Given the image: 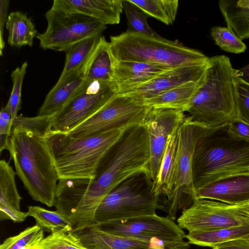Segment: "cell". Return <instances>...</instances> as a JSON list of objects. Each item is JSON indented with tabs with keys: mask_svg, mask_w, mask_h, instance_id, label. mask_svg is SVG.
Masks as SVG:
<instances>
[{
	"mask_svg": "<svg viewBox=\"0 0 249 249\" xmlns=\"http://www.w3.org/2000/svg\"><path fill=\"white\" fill-rule=\"evenodd\" d=\"M149 160L146 127L144 124L130 126L102 159L92 178L72 179L75 212L94 217L103 199L115 187L135 174L146 173Z\"/></svg>",
	"mask_w": 249,
	"mask_h": 249,
	"instance_id": "obj_1",
	"label": "cell"
},
{
	"mask_svg": "<svg viewBox=\"0 0 249 249\" xmlns=\"http://www.w3.org/2000/svg\"><path fill=\"white\" fill-rule=\"evenodd\" d=\"M53 116H18L13 120L8 150L28 194L49 207L54 206L59 179L47 139Z\"/></svg>",
	"mask_w": 249,
	"mask_h": 249,
	"instance_id": "obj_2",
	"label": "cell"
},
{
	"mask_svg": "<svg viewBox=\"0 0 249 249\" xmlns=\"http://www.w3.org/2000/svg\"><path fill=\"white\" fill-rule=\"evenodd\" d=\"M192 171L196 191L218 179L249 173V140L232 136L228 124L209 128L196 144Z\"/></svg>",
	"mask_w": 249,
	"mask_h": 249,
	"instance_id": "obj_3",
	"label": "cell"
},
{
	"mask_svg": "<svg viewBox=\"0 0 249 249\" xmlns=\"http://www.w3.org/2000/svg\"><path fill=\"white\" fill-rule=\"evenodd\" d=\"M234 70L228 56L209 57L203 82L185 111L194 121L211 128L237 118Z\"/></svg>",
	"mask_w": 249,
	"mask_h": 249,
	"instance_id": "obj_4",
	"label": "cell"
},
{
	"mask_svg": "<svg viewBox=\"0 0 249 249\" xmlns=\"http://www.w3.org/2000/svg\"><path fill=\"white\" fill-rule=\"evenodd\" d=\"M130 126L79 138L50 130L47 139L59 179L92 178L102 159Z\"/></svg>",
	"mask_w": 249,
	"mask_h": 249,
	"instance_id": "obj_5",
	"label": "cell"
},
{
	"mask_svg": "<svg viewBox=\"0 0 249 249\" xmlns=\"http://www.w3.org/2000/svg\"><path fill=\"white\" fill-rule=\"evenodd\" d=\"M109 43L112 55L117 60L140 61L174 68L206 64L209 58L178 40L160 36L125 32L110 36Z\"/></svg>",
	"mask_w": 249,
	"mask_h": 249,
	"instance_id": "obj_6",
	"label": "cell"
},
{
	"mask_svg": "<svg viewBox=\"0 0 249 249\" xmlns=\"http://www.w3.org/2000/svg\"><path fill=\"white\" fill-rule=\"evenodd\" d=\"M145 172L135 174L115 187L103 199L95 215V224L156 214L163 208Z\"/></svg>",
	"mask_w": 249,
	"mask_h": 249,
	"instance_id": "obj_7",
	"label": "cell"
},
{
	"mask_svg": "<svg viewBox=\"0 0 249 249\" xmlns=\"http://www.w3.org/2000/svg\"><path fill=\"white\" fill-rule=\"evenodd\" d=\"M144 100L133 93L117 94L68 134L75 138L143 124L149 109Z\"/></svg>",
	"mask_w": 249,
	"mask_h": 249,
	"instance_id": "obj_8",
	"label": "cell"
},
{
	"mask_svg": "<svg viewBox=\"0 0 249 249\" xmlns=\"http://www.w3.org/2000/svg\"><path fill=\"white\" fill-rule=\"evenodd\" d=\"M47 21L46 30L36 37L40 47L58 52H66L83 39L101 36L107 26L88 16L52 9L44 15Z\"/></svg>",
	"mask_w": 249,
	"mask_h": 249,
	"instance_id": "obj_9",
	"label": "cell"
},
{
	"mask_svg": "<svg viewBox=\"0 0 249 249\" xmlns=\"http://www.w3.org/2000/svg\"><path fill=\"white\" fill-rule=\"evenodd\" d=\"M207 128L186 115L178 129V146L173 192L168 203V216L173 220L187 198L193 202L196 190L193 179V159L196 144Z\"/></svg>",
	"mask_w": 249,
	"mask_h": 249,
	"instance_id": "obj_10",
	"label": "cell"
},
{
	"mask_svg": "<svg viewBox=\"0 0 249 249\" xmlns=\"http://www.w3.org/2000/svg\"><path fill=\"white\" fill-rule=\"evenodd\" d=\"M118 93L113 81L86 82L51 120V131L68 133L82 124Z\"/></svg>",
	"mask_w": 249,
	"mask_h": 249,
	"instance_id": "obj_11",
	"label": "cell"
},
{
	"mask_svg": "<svg viewBox=\"0 0 249 249\" xmlns=\"http://www.w3.org/2000/svg\"><path fill=\"white\" fill-rule=\"evenodd\" d=\"M177 222L179 227L189 232L212 230L248 225L249 213L243 208V204L230 205L198 199L183 210Z\"/></svg>",
	"mask_w": 249,
	"mask_h": 249,
	"instance_id": "obj_12",
	"label": "cell"
},
{
	"mask_svg": "<svg viewBox=\"0 0 249 249\" xmlns=\"http://www.w3.org/2000/svg\"><path fill=\"white\" fill-rule=\"evenodd\" d=\"M93 225L109 233L145 240L158 239L165 241H180L183 240L186 235L173 220L156 214Z\"/></svg>",
	"mask_w": 249,
	"mask_h": 249,
	"instance_id": "obj_13",
	"label": "cell"
},
{
	"mask_svg": "<svg viewBox=\"0 0 249 249\" xmlns=\"http://www.w3.org/2000/svg\"><path fill=\"white\" fill-rule=\"evenodd\" d=\"M186 115L176 109L150 108L144 121L149 142L150 160L146 175L154 183L167 142L173 132L182 123Z\"/></svg>",
	"mask_w": 249,
	"mask_h": 249,
	"instance_id": "obj_14",
	"label": "cell"
},
{
	"mask_svg": "<svg viewBox=\"0 0 249 249\" xmlns=\"http://www.w3.org/2000/svg\"><path fill=\"white\" fill-rule=\"evenodd\" d=\"M87 249H188V242L145 240L118 236L103 231L94 225L73 232Z\"/></svg>",
	"mask_w": 249,
	"mask_h": 249,
	"instance_id": "obj_15",
	"label": "cell"
},
{
	"mask_svg": "<svg viewBox=\"0 0 249 249\" xmlns=\"http://www.w3.org/2000/svg\"><path fill=\"white\" fill-rule=\"evenodd\" d=\"M207 63L171 69L126 93H131L145 100L185 83L199 80L205 75Z\"/></svg>",
	"mask_w": 249,
	"mask_h": 249,
	"instance_id": "obj_16",
	"label": "cell"
},
{
	"mask_svg": "<svg viewBox=\"0 0 249 249\" xmlns=\"http://www.w3.org/2000/svg\"><path fill=\"white\" fill-rule=\"evenodd\" d=\"M198 199L230 205L249 202V173L229 176L208 184L196 191L194 200Z\"/></svg>",
	"mask_w": 249,
	"mask_h": 249,
	"instance_id": "obj_17",
	"label": "cell"
},
{
	"mask_svg": "<svg viewBox=\"0 0 249 249\" xmlns=\"http://www.w3.org/2000/svg\"><path fill=\"white\" fill-rule=\"evenodd\" d=\"M51 8L83 14L107 25L119 23L123 6L122 0H54Z\"/></svg>",
	"mask_w": 249,
	"mask_h": 249,
	"instance_id": "obj_18",
	"label": "cell"
},
{
	"mask_svg": "<svg viewBox=\"0 0 249 249\" xmlns=\"http://www.w3.org/2000/svg\"><path fill=\"white\" fill-rule=\"evenodd\" d=\"M114 59L113 81L117 87V94L126 93L172 69L140 61Z\"/></svg>",
	"mask_w": 249,
	"mask_h": 249,
	"instance_id": "obj_19",
	"label": "cell"
},
{
	"mask_svg": "<svg viewBox=\"0 0 249 249\" xmlns=\"http://www.w3.org/2000/svg\"><path fill=\"white\" fill-rule=\"evenodd\" d=\"M13 168L4 160H0V219L14 223L23 222L29 216L20 210L22 197L18 191Z\"/></svg>",
	"mask_w": 249,
	"mask_h": 249,
	"instance_id": "obj_20",
	"label": "cell"
},
{
	"mask_svg": "<svg viewBox=\"0 0 249 249\" xmlns=\"http://www.w3.org/2000/svg\"><path fill=\"white\" fill-rule=\"evenodd\" d=\"M83 66L66 77L58 79L46 95L37 116H50L59 111L83 87L86 80Z\"/></svg>",
	"mask_w": 249,
	"mask_h": 249,
	"instance_id": "obj_21",
	"label": "cell"
},
{
	"mask_svg": "<svg viewBox=\"0 0 249 249\" xmlns=\"http://www.w3.org/2000/svg\"><path fill=\"white\" fill-rule=\"evenodd\" d=\"M114 57L109 42L101 36L83 66V73L88 81H113Z\"/></svg>",
	"mask_w": 249,
	"mask_h": 249,
	"instance_id": "obj_22",
	"label": "cell"
},
{
	"mask_svg": "<svg viewBox=\"0 0 249 249\" xmlns=\"http://www.w3.org/2000/svg\"><path fill=\"white\" fill-rule=\"evenodd\" d=\"M178 127L169 137L158 175L154 183L156 194L159 196L163 195L166 197L168 202L171 199L174 186L178 146Z\"/></svg>",
	"mask_w": 249,
	"mask_h": 249,
	"instance_id": "obj_23",
	"label": "cell"
},
{
	"mask_svg": "<svg viewBox=\"0 0 249 249\" xmlns=\"http://www.w3.org/2000/svg\"><path fill=\"white\" fill-rule=\"evenodd\" d=\"M204 77L205 75L199 80L185 83L146 99L145 103L150 108L176 109L185 112Z\"/></svg>",
	"mask_w": 249,
	"mask_h": 249,
	"instance_id": "obj_24",
	"label": "cell"
},
{
	"mask_svg": "<svg viewBox=\"0 0 249 249\" xmlns=\"http://www.w3.org/2000/svg\"><path fill=\"white\" fill-rule=\"evenodd\" d=\"M185 238L190 244L213 248L231 241L249 239V224L189 232Z\"/></svg>",
	"mask_w": 249,
	"mask_h": 249,
	"instance_id": "obj_25",
	"label": "cell"
},
{
	"mask_svg": "<svg viewBox=\"0 0 249 249\" xmlns=\"http://www.w3.org/2000/svg\"><path fill=\"white\" fill-rule=\"evenodd\" d=\"M218 6L227 27L242 40L249 38V0H219Z\"/></svg>",
	"mask_w": 249,
	"mask_h": 249,
	"instance_id": "obj_26",
	"label": "cell"
},
{
	"mask_svg": "<svg viewBox=\"0 0 249 249\" xmlns=\"http://www.w3.org/2000/svg\"><path fill=\"white\" fill-rule=\"evenodd\" d=\"M5 27L8 33L7 41L12 47H32L33 39L38 34L31 18L21 11L11 12Z\"/></svg>",
	"mask_w": 249,
	"mask_h": 249,
	"instance_id": "obj_27",
	"label": "cell"
},
{
	"mask_svg": "<svg viewBox=\"0 0 249 249\" xmlns=\"http://www.w3.org/2000/svg\"><path fill=\"white\" fill-rule=\"evenodd\" d=\"M101 36H93L80 41L66 52L64 67L58 79L66 77L85 64Z\"/></svg>",
	"mask_w": 249,
	"mask_h": 249,
	"instance_id": "obj_28",
	"label": "cell"
},
{
	"mask_svg": "<svg viewBox=\"0 0 249 249\" xmlns=\"http://www.w3.org/2000/svg\"><path fill=\"white\" fill-rule=\"evenodd\" d=\"M149 17L170 25L175 20L178 7V0H130Z\"/></svg>",
	"mask_w": 249,
	"mask_h": 249,
	"instance_id": "obj_29",
	"label": "cell"
},
{
	"mask_svg": "<svg viewBox=\"0 0 249 249\" xmlns=\"http://www.w3.org/2000/svg\"><path fill=\"white\" fill-rule=\"evenodd\" d=\"M32 249H87L72 232V227L53 229L50 234Z\"/></svg>",
	"mask_w": 249,
	"mask_h": 249,
	"instance_id": "obj_30",
	"label": "cell"
},
{
	"mask_svg": "<svg viewBox=\"0 0 249 249\" xmlns=\"http://www.w3.org/2000/svg\"><path fill=\"white\" fill-rule=\"evenodd\" d=\"M29 216L34 218L36 225L44 231L51 232L53 229H62L72 227L69 219L61 212L52 211L37 206L28 207Z\"/></svg>",
	"mask_w": 249,
	"mask_h": 249,
	"instance_id": "obj_31",
	"label": "cell"
},
{
	"mask_svg": "<svg viewBox=\"0 0 249 249\" xmlns=\"http://www.w3.org/2000/svg\"><path fill=\"white\" fill-rule=\"evenodd\" d=\"M122 2L123 10L127 20L128 28L126 32L160 36L148 25L147 19L149 16L146 13L130 0H122Z\"/></svg>",
	"mask_w": 249,
	"mask_h": 249,
	"instance_id": "obj_32",
	"label": "cell"
},
{
	"mask_svg": "<svg viewBox=\"0 0 249 249\" xmlns=\"http://www.w3.org/2000/svg\"><path fill=\"white\" fill-rule=\"evenodd\" d=\"M44 237V231L36 225L7 238L0 244V249H32Z\"/></svg>",
	"mask_w": 249,
	"mask_h": 249,
	"instance_id": "obj_33",
	"label": "cell"
},
{
	"mask_svg": "<svg viewBox=\"0 0 249 249\" xmlns=\"http://www.w3.org/2000/svg\"><path fill=\"white\" fill-rule=\"evenodd\" d=\"M211 35L215 43L223 51L237 54L247 49L246 45L227 26L213 27Z\"/></svg>",
	"mask_w": 249,
	"mask_h": 249,
	"instance_id": "obj_34",
	"label": "cell"
},
{
	"mask_svg": "<svg viewBox=\"0 0 249 249\" xmlns=\"http://www.w3.org/2000/svg\"><path fill=\"white\" fill-rule=\"evenodd\" d=\"M28 64L27 62H24L20 66L13 70L11 74L13 87L5 107L9 111L13 120L18 116V112L20 109L21 89Z\"/></svg>",
	"mask_w": 249,
	"mask_h": 249,
	"instance_id": "obj_35",
	"label": "cell"
},
{
	"mask_svg": "<svg viewBox=\"0 0 249 249\" xmlns=\"http://www.w3.org/2000/svg\"><path fill=\"white\" fill-rule=\"evenodd\" d=\"M235 87L237 118L249 124V85L235 76Z\"/></svg>",
	"mask_w": 249,
	"mask_h": 249,
	"instance_id": "obj_36",
	"label": "cell"
},
{
	"mask_svg": "<svg viewBox=\"0 0 249 249\" xmlns=\"http://www.w3.org/2000/svg\"><path fill=\"white\" fill-rule=\"evenodd\" d=\"M13 120L6 108L2 107L0 113V153L9 149Z\"/></svg>",
	"mask_w": 249,
	"mask_h": 249,
	"instance_id": "obj_37",
	"label": "cell"
},
{
	"mask_svg": "<svg viewBox=\"0 0 249 249\" xmlns=\"http://www.w3.org/2000/svg\"><path fill=\"white\" fill-rule=\"evenodd\" d=\"M228 131L234 137L249 140V124L237 118L228 123Z\"/></svg>",
	"mask_w": 249,
	"mask_h": 249,
	"instance_id": "obj_38",
	"label": "cell"
},
{
	"mask_svg": "<svg viewBox=\"0 0 249 249\" xmlns=\"http://www.w3.org/2000/svg\"><path fill=\"white\" fill-rule=\"evenodd\" d=\"M9 5L8 0H0V54L2 55V51L5 47L3 39L4 26L8 19V11Z\"/></svg>",
	"mask_w": 249,
	"mask_h": 249,
	"instance_id": "obj_39",
	"label": "cell"
},
{
	"mask_svg": "<svg viewBox=\"0 0 249 249\" xmlns=\"http://www.w3.org/2000/svg\"><path fill=\"white\" fill-rule=\"evenodd\" d=\"M213 249H249V239H238L218 245Z\"/></svg>",
	"mask_w": 249,
	"mask_h": 249,
	"instance_id": "obj_40",
	"label": "cell"
},
{
	"mask_svg": "<svg viewBox=\"0 0 249 249\" xmlns=\"http://www.w3.org/2000/svg\"><path fill=\"white\" fill-rule=\"evenodd\" d=\"M234 74L235 77L249 85V63L242 68L234 69Z\"/></svg>",
	"mask_w": 249,
	"mask_h": 249,
	"instance_id": "obj_41",
	"label": "cell"
},
{
	"mask_svg": "<svg viewBox=\"0 0 249 249\" xmlns=\"http://www.w3.org/2000/svg\"><path fill=\"white\" fill-rule=\"evenodd\" d=\"M243 208L249 213V202L243 204Z\"/></svg>",
	"mask_w": 249,
	"mask_h": 249,
	"instance_id": "obj_42",
	"label": "cell"
}]
</instances>
